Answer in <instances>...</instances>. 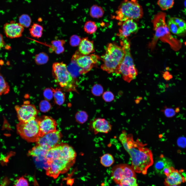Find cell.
Returning <instances> with one entry per match:
<instances>
[{
	"label": "cell",
	"mask_w": 186,
	"mask_h": 186,
	"mask_svg": "<svg viewBox=\"0 0 186 186\" xmlns=\"http://www.w3.org/2000/svg\"><path fill=\"white\" fill-rule=\"evenodd\" d=\"M119 139L130 156L131 167L135 172L146 174L153 163L152 152L146 147L147 144L138 138L134 140L132 135L127 134L125 130L122 131Z\"/></svg>",
	"instance_id": "6da1fadb"
},
{
	"label": "cell",
	"mask_w": 186,
	"mask_h": 186,
	"mask_svg": "<svg viewBox=\"0 0 186 186\" xmlns=\"http://www.w3.org/2000/svg\"><path fill=\"white\" fill-rule=\"evenodd\" d=\"M77 153L66 143L58 144L48 150L45 159L48 165L46 174L54 178L67 172L75 164Z\"/></svg>",
	"instance_id": "7a4b0ae2"
},
{
	"label": "cell",
	"mask_w": 186,
	"mask_h": 186,
	"mask_svg": "<svg viewBox=\"0 0 186 186\" xmlns=\"http://www.w3.org/2000/svg\"><path fill=\"white\" fill-rule=\"evenodd\" d=\"M165 13L160 12L154 16L152 20L154 34L149 43L150 49H153L159 40L168 44L174 50L177 51L181 47L182 43L179 40L174 38L171 33L165 21Z\"/></svg>",
	"instance_id": "3957f363"
},
{
	"label": "cell",
	"mask_w": 186,
	"mask_h": 186,
	"mask_svg": "<svg viewBox=\"0 0 186 186\" xmlns=\"http://www.w3.org/2000/svg\"><path fill=\"white\" fill-rule=\"evenodd\" d=\"M124 50L121 47L113 43L107 46L105 54L102 57L103 64L101 68L109 73L117 74L119 67L123 59Z\"/></svg>",
	"instance_id": "277c9868"
},
{
	"label": "cell",
	"mask_w": 186,
	"mask_h": 186,
	"mask_svg": "<svg viewBox=\"0 0 186 186\" xmlns=\"http://www.w3.org/2000/svg\"><path fill=\"white\" fill-rule=\"evenodd\" d=\"M120 43L125 54L117 74H121L123 80L129 83L136 78L138 72L131 55L129 40L127 38L121 40Z\"/></svg>",
	"instance_id": "5b68a950"
},
{
	"label": "cell",
	"mask_w": 186,
	"mask_h": 186,
	"mask_svg": "<svg viewBox=\"0 0 186 186\" xmlns=\"http://www.w3.org/2000/svg\"><path fill=\"white\" fill-rule=\"evenodd\" d=\"M115 18L119 24L129 19L135 21L142 18L143 14L142 6L137 0H123L116 12Z\"/></svg>",
	"instance_id": "8992f818"
},
{
	"label": "cell",
	"mask_w": 186,
	"mask_h": 186,
	"mask_svg": "<svg viewBox=\"0 0 186 186\" xmlns=\"http://www.w3.org/2000/svg\"><path fill=\"white\" fill-rule=\"evenodd\" d=\"M52 68V74L55 81L60 87L66 90L74 89L73 78L65 64L62 62H55Z\"/></svg>",
	"instance_id": "52a82bcc"
},
{
	"label": "cell",
	"mask_w": 186,
	"mask_h": 186,
	"mask_svg": "<svg viewBox=\"0 0 186 186\" xmlns=\"http://www.w3.org/2000/svg\"><path fill=\"white\" fill-rule=\"evenodd\" d=\"M17 132L23 139L29 142H36L40 136L38 119L36 118L17 125Z\"/></svg>",
	"instance_id": "ba28073f"
},
{
	"label": "cell",
	"mask_w": 186,
	"mask_h": 186,
	"mask_svg": "<svg viewBox=\"0 0 186 186\" xmlns=\"http://www.w3.org/2000/svg\"><path fill=\"white\" fill-rule=\"evenodd\" d=\"M111 176L114 182L118 185L124 179L132 177H136L135 172L131 167L124 164L114 166L111 169Z\"/></svg>",
	"instance_id": "9c48e42d"
},
{
	"label": "cell",
	"mask_w": 186,
	"mask_h": 186,
	"mask_svg": "<svg viewBox=\"0 0 186 186\" xmlns=\"http://www.w3.org/2000/svg\"><path fill=\"white\" fill-rule=\"evenodd\" d=\"M18 119L20 122L28 121L36 118L38 111L33 104L24 103L15 106Z\"/></svg>",
	"instance_id": "30bf717a"
},
{
	"label": "cell",
	"mask_w": 186,
	"mask_h": 186,
	"mask_svg": "<svg viewBox=\"0 0 186 186\" xmlns=\"http://www.w3.org/2000/svg\"><path fill=\"white\" fill-rule=\"evenodd\" d=\"M99 58L98 56L94 54L78 56L76 53L73 56L72 59L74 60L77 65L81 68L79 72L85 73L91 69Z\"/></svg>",
	"instance_id": "8fae6325"
},
{
	"label": "cell",
	"mask_w": 186,
	"mask_h": 186,
	"mask_svg": "<svg viewBox=\"0 0 186 186\" xmlns=\"http://www.w3.org/2000/svg\"><path fill=\"white\" fill-rule=\"evenodd\" d=\"M62 137L61 132L56 130L40 137L36 143L37 145L49 150L58 144Z\"/></svg>",
	"instance_id": "7c38bea8"
},
{
	"label": "cell",
	"mask_w": 186,
	"mask_h": 186,
	"mask_svg": "<svg viewBox=\"0 0 186 186\" xmlns=\"http://www.w3.org/2000/svg\"><path fill=\"white\" fill-rule=\"evenodd\" d=\"M121 27L117 35L121 40L127 38L131 34L136 33L138 26L135 21L132 19L126 20L119 24Z\"/></svg>",
	"instance_id": "4fadbf2b"
},
{
	"label": "cell",
	"mask_w": 186,
	"mask_h": 186,
	"mask_svg": "<svg viewBox=\"0 0 186 186\" xmlns=\"http://www.w3.org/2000/svg\"><path fill=\"white\" fill-rule=\"evenodd\" d=\"M4 32L6 36L9 38H14L21 37L24 27L19 23L13 21L5 24L3 26Z\"/></svg>",
	"instance_id": "5bb4252c"
},
{
	"label": "cell",
	"mask_w": 186,
	"mask_h": 186,
	"mask_svg": "<svg viewBox=\"0 0 186 186\" xmlns=\"http://www.w3.org/2000/svg\"><path fill=\"white\" fill-rule=\"evenodd\" d=\"M40 130V136L56 130L57 123L51 117L45 116L38 119Z\"/></svg>",
	"instance_id": "9a60e30c"
},
{
	"label": "cell",
	"mask_w": 186,
	"mask_h": 186,
	"mask_svg": "<svg viewBox=\"0 0 186 186\" xmlns=\"http://www.w3.org/2000/svg\"><path fill=\"white\" fill-rule=\"evenodd\" d=\"M167 24L170 32L173 34L181 35L186 33V22L182 19L171 17Z\"/></svg>",
	"instance_id": "2e32d148"
},
{
	"label": "cell",
	"mask_w": 186,
	"mask_h": 186,
	"mask_svg": "<svg viewBox=\"0 0 186 186\" xmlns=\"http://www.w3.org/2000/svg\"><path fill=\"white\" fill-rule=\"evenodd\" d=\"M112 127L108 121L99 118L94 120L91 125V128L95 134L99 133H108L111 131Z\"/></svg>",
	"instance_id": "e0dca14e"
},
{
	"label": "cell",
	"mask_w": 186,
	"mask_h": 186,
	"mask_svg": "<svg viewBox=\"0 0 186 186\" xmlns=\"http://www.w3.org/2000/svg\"><path fill=\"white\" fill-rule=\"evenodd\" d=\"M183 181V178L179 172L175 169L165 179L164 183L165 186L179 185Z\"/></svg>",
	"instance_id": "ac0fdd59"
},
{
	"label": "cell",
	"mask_w": 186,
	"mask_h": 186,
	"mask_svg": "<svg viewBox=\"0 0 186 186\" xmlns=\"http://www.w3.org/2000/svg\"><path fill=\"white\" fill-rule=\"evenodd\" d=\"M170 160L161 155L156 161L154 165L155 171L158 174L164 175L163 171L166 168L173 166Z\"/></svg>",
	"instance_id": "d6986e66"
},
{
	"label": "cell",
	"mask_w": 186,
	"mask_h": 186,
	"mask_svg": "<svg viewBox=\"0 0 186 186\" xmlns=\"http://www.w3.org/2000/svg\"><path fill=\"white\" fill-rule=\"evenodd\" d=\"M79 51L83 55H88L94 52L93 42L87 37L81 40L79 46Z\"/></svg>",
	"instance_id": "ffe728a7"
},
{
	"label": "cell",
	"mask_w": 186,
	"mask_h": 186,
	"mask_svg": "<svg viewBox=\"0 0 186 186\" xmlns=\"http://www.w3.org/2000/svg\"><path fill=\"white\" fill-rule=\"evenodd\" d=\"M49 150L41 146L37 145L29 150L28 153L29 156L36 157L38 160L45 159L47 153Z\"/></svg>",
	"instance_id": "44dd1931"
},
{
	"label": "cell",
	"mask_w": 186,
	"mask_h": 186,
	"mask_svg": "<svg viewBox=\"0 0 186 186\" xmlns=\"http://www.w3.org/2000/svg\"><path fill=\"white\" fill-rule=\"evenodd\" d=\"M43 28L41 25L36 23H34L29 29L30 35L33 37L38 38L42 35Z\"/></svg>",
	"instance_id": "7402d4cb"
},
{
	"label": "cell",
	"mask_w": 186,
	"mask_h": 186,
	"mask_svg": "<svg viewBox=\"0 0 186 186\" xmlns=\"http://www.w3.org/2000/svg\"><path fill=\"white\" fill-rule=\"evenodd\" d=\"M53 92V96L56 103L59 105H62L64 102L65 97L64 94L60 89L52 88Z\"/></svg>",
	"instance_id": "603a6c76"
},
{
	"label": "cell",
	"mask_w": 186,
	"mask_h": 186,
	"mask_svg": "<svg viewBox=\"0 0 186 186\" xmlns=\"http://www.w3.org/2000/svg\"><path fill=\"white\" fill-rule=\"evenodd\" d=\"M104 13L103 8L97 5H94L90 8V15L93 18H101L103 16Z\"/></svg>",
	"instance_id": "cb8c5ba5"
},
{
	"label": "cell",
	"mask_w": 186,
	"mask_h": 186,
	"mask_svg": "<svg viewBox=\"0 0 186 186\" xmlns=\"http://www.w3.org/2000/svg\"><path fill=\"white\" fill-rule=\"evenodd\" d=\"M65 41L63 40H59L52 41L51 43L52 48L56 54H58L63 53L64 51V45Z\"/></svg>",
	"instance_id": "d4e9b609"
},
{
	"label": "cell",
	"mask_w": 186,
	"mask_h": 186,
	"mask_svg": "<svg viewBox=\"0 0 186 186\" xmlns=\"http://www.w3.org/2000/svg\"><path fill=\"white\" fill-rule=\"evenodd\" d=\"M114 161L113 157L109 153L105 154L100 157V162L102 165L105 167L111 166Z\"/></svg>",
	"instance_id": "484cf974"
},
{
	"label": "cell",
	"mask_w": 186,
	"mask_h": 186,
	"mask_svg": "<svg viewBox=\"0 0 186 186\" xmlns=\"http://www.w3.org/2000/svg\"><path fill=\"white\" fill-rule=\"evenodd\" d=\"M10 87L3 75L0 73V96L8 94Z\"/></svg>",
	"instance_id": "4316f807"
},
{
	"label": "cell",
	"mask_w": 186,
	"mask_h": 186,
	"mask_svg": "<svg viewBox=\"0 0 186 186\" xmlns=\"http://www.w3.org/2000/svg\"><path fill=\"white\" fill-rule=\"evenodd\" d=\"M49 60V57L47 54L43 52L36 54L35 58V63L39 65L46 64Z\"/></svg>",
	"instance_id": "83f0119b"
},
{
	"label": "cell",
	"mask_w": 186,
	"mask_h": 186,
	"mask_svg": "<svg viewBox=\"0 0 186 186\" xmlns=\"http://www.w3.org/2000/svg\"><path fill=\"white\" fill-rule=\"evenodd\" d=\"M174 2V0H158L157 4L162 10H166L173 6Z\"/></svg>",
	"instance_id": "f1b7e54d"
},
{
	"label": "cell",
	"mask_w": 186,
	"mask_h": 186,
	"mask_svg": "<svg viewBox=\"0 0 186 186\" xmlns=\"http://www.w3.org/2000/svg\"><path fill=\"white\" fill-rule=\"evenodd\" d=\"M84 29L87 33L91 34L96 31L97 29V26L94 22L89 21L85 23L84 27Z\"/></svg>",
	"instance_id": "f546056e"
},
{
	"label": "cell",
	"mask_w": 186,
	"mask_h": 186,
	"mask_svg": "<svg viewBox=\"0 0 186 186\" xmlns=\"http://www.w3.org/2000/svg\"><path fill=\"white\" fill-rule=\"evenodd\" d=\"M75 117L77 122L80 124H83L87 120L88 115L86 112L80 111L76 113Z\"/></svg>",
	"instance_id": "4dcf8cb0"
},
{
	"label": "cell",
	"mask_w": 186,
	"mask_h": 186,
	"mask_svg": "<svg viewBox=\"0 0 186 186\" xmlns=\"http://www.w3.org/2000/svg\"><path fill=\"white\" fill-rule=\"evenodd\" d=\"M19 18V23L24 27L28 28L30 26L31 23V19L28 15L22 14Z\"/></svg>",
	"instance_id": "1f68e13d"
},
{
	"label": "cell",
	"mask_w": 186,
	"mask_h": 186,
	"mask_svg": "<svg viewBox=\"0 0 186 186\" xmlns=\"http://www.w3.org/2000/svg\"><path fill=\"white\" fill-rule=\"evenodd\" d=\"M120 186H138L136 177H132L122 180L119 185Z\"/></svg>",
	"instance_id": "d6a6232c"
},
{
	"label": "cell",
	"mask_w": 186,
	"mask_h": 186,
	"mask_svg": "<svg viewBox=\"0 0 186 186\" xmlns=\"http://www.w3.org/2000/svg\"><path fill=\"white\" fill-rule=\"evenodd\" d=\"M39 108L42 112H45L49 111L51 109V106L48 100H45L42 101L39 104Z\"/></svg>",
	"instance_id": "836d02e7"
},
{
	"label": "cell",
	"mask_w": 186,
	"mask_h": 186,
	"mask_svg": "<svg viewBox=\"0 0 186 186\" xmlns=\"http://www.w3.org/2000/svg\"><path fill=\"white\" fill-rule=\"evenodd\" d=\"M103 90L102 87L99 84L94 85L91 89V92L92 94L97 96L101 95L103 93Z\"/></svg>",
	"instance_id": "e575fe53"
},
{
	"label": "cell",
	"mask_w": 186,
	"mask_h": 186,
	"mask_svg": "<svg viewBox=\"0 0 186 186\" xmlns=\"http://www.w3.org/2000/svg\"><path fill=\"white\" fill-rule=\"evenodd\" d=\"M81 39L77 35H73L70 37V44L73 47H76L79 45L81 41Z\"/></svg>",
	"instance_id": "d590c367"
},
{
	"label": "cell",
	"mask_w": 186,
	"mask_h": 186,
	"mask_svg": "<svg viewBox=\"0 0 186 186\" xmlns=\"http://www.w3.org/2000/svg\"><path fill=\"white\" fill-rule=\"evenodd\" d=\"M53 93L52 88H47L43 91V96L45 100H51L53 96Z\"/></svg>",
	"instance_id": "8d00e7d4"
},
{
	"label": "cell",
	"mask_w": 186,
	"mask_h": 186,
	"mask_svg": "<svg viewBox=\"0 0 186 186\" xmlns=\"http://www.w3.org/2000/svg\"><path fill=\"white\" fill-rule=\"evenodd\" d=\"M103 97L104 100L107 102L112 101L114 99V96L111 92L107 91L105 92L103 95Z\"/></svg>",
	"instance_id": "74e56055"
},
{
	"label": "cell",
	"mask_w": 186,
	"mask_h": 186,
	"mask_svg": "<svg viewBox=\"0 0 186 186\" xmlns=\"http://www.w3.org/2000/svg\"><path fill=\"white\" fill-rule=\"evenodd\" d=\"M28 186L29 183L27 180L23 177H22L17 180L13 186Z\"/></svg>",
	"instance_id": "f35d334b"
},
{
	"label": "cell",
	"mask_w": 186,
	"mask_h": 186,
	"mask_svg": "<svg viewBox=\"0 0 186 186\" xmlns=\"http://www.w3.org/2000/svg\"><path fill=\"white\" fill-rule=\"evenodd\" d=\"M165 116L168 118L174 116L175 114L174 110L172 108L165 107L163 110Z\"/></svg>",
	"instance_id": "ab89813d"
},
{
	"label": "cell",
	"mask_w": 186,
	"mask_h": 186,
	"mask_svg": "<svg viewBox=\"0 0 186 186\" xmlns=\"http://www.w3.org/2000/svg\"><path fill=\"white\" fill-rule=\"evenodd\" d=\"M163 76L164 78L166 80H168L172 78V76L167 71L164 72L163 74Z\"/></svg>",
	"instance_id": "60d3db41"
},
{
	"label": "cell",
	"mask_w": 186,
	"mask_h": 186,
	"mask_svg": "<svg viewBox=\"0 0 186 186\" xmlns=\"http://www.w3.org/2000/svg\"><path fill=\"white\" fill-rule=\"evenodd\" d=\"M5 44L3 35L0 33V49L3 47Z\"/></svg>",
	"instance_id": "b9f144b4"
},
{
	"label": "cell",
	"mask_w": 186,
	"mask_h": 186,
	"mask_svg": "<svg viewBox=\"0 0 186 186\" xmlns=\"http://www.w3.org/2000/svg\"><path fill=\"white\" fill-rule=\"evenodd\" d=\"M171 186H179V185H174Z\"/></svg>",
	"instance_id": "7bdbcfd3"
}]
</instances>
